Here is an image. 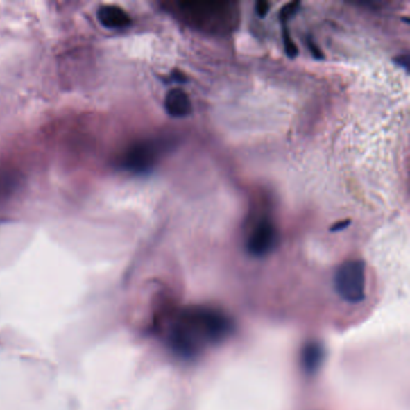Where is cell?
Here are the masks:
<instances>
[{"mask_svg":"<svg viewBox=\"0 0 410 410\" xmlns=\"http://www.w3.org/2000/svg\"><path fill=\"white\" fill-rule=\"evenodd\" d=\"M298 6H300L298 1H293V3L285 5L284 8L280 10V21H282V23L287 22L289 18L293 17V15L298 12Z\"/></svg>","mask_w":410,"mask_h":410,"instance_id":"obj_9","label":"cell"},{"mask_svg":"<svg viewBox=\"0 0 410 410\" xmlns=\"http://www.w3.org/2000/svg\"><path fill=\"white\" fill-rule=\"evenodd\" d=\"M307 46H308V50H309V52H311V55H313L314 58L318 59V60L324 59V54H323L321 49H319V46L316 45V42L313 41L311 37H308V39H307Z\"/></svg>","mask_w":410,"mask_h":410,"instance_id":"obj_10","label":"cell"},{"mask_svg":"<svg viewBox=\"0 0 410 410\" xmlns=\"http://www.w3.org/2000/svg\"><path fill=\"white\" fill-rule=\"evenodd\" d=\"M334 288L348 303H360L366 296V267L361 260L344 262L334 275Z\"/></svg>","mask_w":410,"mask_h":410,"instance_id":"obj_2","label":"cell"},{"mask_svg":"<svg viewBox=\"0 0 410 410\" xmlns=\"http://www.w3.org/2000/svg\"><path fill=\"white\" fill-rule=\"evenodd\" d=\"M283 44H284V51L289 58H295L298 54V49L296 44L293 42L291 36L289 34L288 28L285 24H283Z\"/></svg>","mask_w":410,"mask_h":410,"instance_id":"obj_8","label":"cell"},{"mask_svg":"<svg viewBox=\"0 0 410 410\" xmlns=\"http://www.w3.org/2000/svg\"><path fill=\"white\" fill-rule=\"evenodd\" d=\"M166 112L175 118L187 117L191 112V103L189 95L180 87L172 88L167 92L164 101Z\"/></svg>","mask_w":410,"mask_h":410,"instance_id":"obj_6","label":"cell"},{"mask_svg":"<svg viewBox=\"0 0 410 410\" xmlns=\"http://www.w3.org/2000/svg\"><path fill=\"white\" fill-rule=\"evenodd\" d=\"M278 242V232L275 224L264 218L257 221L253 228L252 232L249 234L246 244L247 252L254 257H264L273 252Z\"/></svg>","mask_w":410,"mask_h":410,"instance_id":"obj_4","label":"cell"},{"mask_svg":"<svg viewBox=\"0 0 410 410\" xmlns=\"http://www.w3.org/2000/svg\"><path fill=\"white\" fill-rule=\"evenodd\" d=\"M98 21L108 29L122 31L131 26V18L126 10L117 5H104L98 10Z\"/></svg>","mask_w":410,"mask_h":410,"instance_id":"obj_5","label":"cell"},{"mask_svg":"<svg viewBox=\"0 0 410 410\" xmlns=\"http://www.w3.org/2000/svg\"><path fill=\"white\" fill-rule=\"evenodd\" d=\"M324 359V350L321 344L309 343L307 344L302 354L303 368L308 375H314L319 370Z\"/></svg>","mask_w":410,"mask_h":410,"instance_id":"obj_7","label":"cell"},{"mask_svg":"<svg viewBox=\"0 0 410 410\" xmlns=\"http://www.w3.org/2000/svg\"><path fill=\"white\" fill-rule=\"evenodd\" d=\"M160 154V144L144 141L131 146L126 151L122 160V166L134 173H147L152 171Z\"/></svg>","mask_w":410,"mask_h":410,"instance_id":"obj_3","label":"cell"},{"mask_svg":"<svg viewBox=\"0 0 410 410\" xmlns=\"http://www.w3.org/2000/svg\"><path fill=\"white\" fill-rule=\"evenodd\" d=\"M231 332L232 324L224 313L210 307H190L177 316L169 342L172 352L190 360L208 345L223 342Z\"/></svg>","mask_w":410,"mask_h":410,"instance_id":"obj_1","label":"cell"},{"mask_svg":"<svg viewBox=\"0 0 410 410\" xmlns=\"http://www.w3.org/2000/svg\"><path fill=\"white\" fill-rule=\"evenodd\" d=\"M396 63L398 65H401L402 68L406 69L408 70V67H409V58H408V55L404 54V55H401V57H396Z\"/></svg>","mask_w":410,"mask_h":410,"instance_id":"obj_13","label":"cell"},{"mask_svg":"<svg viewBox=\"0 0 410 410\" xmlns=\"http://www.w3.org/2000/svg\"><path fill=\"white\" fill-rule=\"evenodd\" d=\"M268 11H270V3L260 0V1H257V4H255V12H257L259 17H266Z\"/></svg>","mask_w":410,"mask_h":410,"instance_id":"obj_11","label":"cell"},{"mask_svg":"<svg viewBox=\"0 0 410 410\" xmlns=\"http://www.w3.org/2000/svg\"><path fill=\"white\" fill-rule=\"evenodd\" d=\"M349 225H350V221H349V219H347V221H337V223L334 224L332 228H331V232H339V231H343L344 229H347Z\"/></svg>","mask_w":410,"mask_h":410,"instance_id":"obj_12","label":"cell"}]
</instances>
